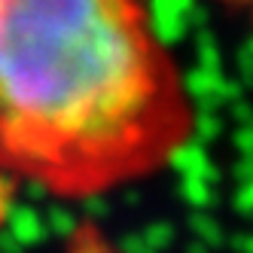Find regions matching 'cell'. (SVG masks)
Wrapping results in <instances>:
<instances>
[{"label":"cell","mask_w":253,"mask_h":253,"mask_svg":"<svg viewBox=\"0 0 253 253\" xmlns=\"http://www.w3.org/2000/svg\"><path fill=\"white\" fill-rule=\"evenodd\" d=\"M220 3H226L229 9L244 12V15H247V22H250V28H253V0H220Z\"/></svg>","instance_id":"obj_2"},{"label":"cell","mask_w":253,"mask_h":253,"mask_svg":"<svg viewBox=\"0 0 253 253\" xmlns=\"http://www.w3.org/2000/svg\"><path fill=\"white\" fill-rule=\"evenodd\" d=\"M192 131L143 0H0V177L98 198L165 171Z\"/></svg>","instance_id":"obj_1"}]
</instances>
